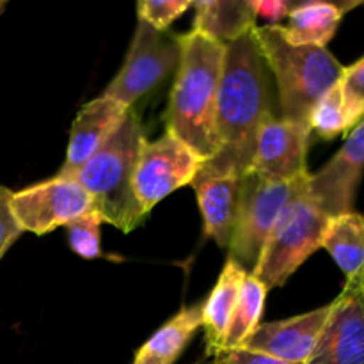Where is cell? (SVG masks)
<instances>
[{"mask_svg": "<svg viewBox=\"0 0 364 364\" xmlns=\"http://www.w3.org/2000/svg\"><path fill=\"white\" fill-rule=\"evenodd\" d=\"M272 117L270 71L251 31L226 45L215 114L219 149L199 173L247 174L259 130Z\"/></svg>", "mask_w": 364, "mask_h": 364, "instance_id": "obj_1", "label": "cell"}, {"mask_svg": "<svg viewBox=\"0 0 364 364\" xmlns=\"http://www.w3.org/2000/svg\"><path fill=\"white\" fill-rule=\"evenodd\" d=\"M224 55L226 45L192 31L180 36V64L166 114L167 132L205 162L219 149L215 114Z\"/></svg>", "mask_w": 364, "mask_h": 364, "instance_id": "obj_2", "label": "cell"}, {"mask_svg": "<svg viewBox=\"0 0 364 364\" xmlns=\"http://www.w3.org/2000/svg\"><path fill=\"white\" fill-rule=\"evenodd\" d=\"M144 141L141 119L130 110L105 144L75 174V180L91 196L103 223L123 233L135 230L146 217L134 188L135 167Z\"/></svg>", "mask_w": 364, "mask_h": 364, "instance_id": "obj_3", "label": "cell"}, {"mask_svg": "<svg viewBox=\"0 0 364 364\" xmlns=\"http://www.w3.org/2000/svg\"><path fill=\"white\" fill-rule=\"evenodd\" d=\"M252 36L276 78L281 119L309 124L315 105L341 80L345 68L327 48L288 43L279 25L255 27Z\"/></svg>", "mask_w": 364, "mask_h": 364, "instance_id": "obj_4", "label": "cell"}, {"mask_svg": "<svg viewBox=\"0 0 364 364\" xmlns=\"http://www.w3.org/2000/svg\"><path fill=\"white\" fill-rule=\"evenodd\" d=\"M308 181L277 217L252 272L267 290L283 287L295 270L322 247L331 217L311 199Z\"/></svg>", "mask_w": 364, "mask_h": 364, "instance_id": "obj_5", "label": "cell"}, {"mask_svg": "<svg viewBox=\"0 0 364 364\" xmlns=\"http://www.w3.org/2000/svg\"><path fill=\"white\" fill-rule=\"evenodd\" d=\"M308 178L309 174L295 181H276L256 173L242 176L240 203L228 247V259L240 265L247 274L255 272L277 217L288 201L304 187Z\"/></svg>", "mask_w": 364, "mask_h": 364, "instance_id": "obj_6", "label": "cell"}, {"mask_svg": "<svg viewBox=\"0 0 364 364\" xmlns=\"http://www.w3.org/2000/svg\"><path fill=\"white\" fill-rule=\"evenodd\" d=\"M180 64V36L160 32L139 20L119 73L102 96L132 109L134 103L159 87Z\"/></svg>", "mask_w": 364, "mask_h": 364, "instance_id": "obj_7", "label": "cell"}, {"mask_svg": "<svg viewBox=\"0 0 364 364\" xmlns=\"http://www.w3.org/2000/svg\"><path fill=\"white\" fill-rule=\"evenodd\" d=\"M205 160L166 130L156 141L146 139L135 167V198L148 215L162 199L194 181Z\"/></svg>", "mask_w": 364, "mask_h": 364, "instance_id": "obj_8", "label": "cell"}, {"mask_svg": "<svg viewBox=\"0 0 364 364\" xmlns=\"http://www.w3.org/2000/svg\"><path fill=\"white\" fill-rule=\"evenodd\" d=\"M14 217L23 231L46 235L92 210V199L75 178L55 176L13 192Z\"/></svg>", "mask_w": 364, "mask_h": 364, "instance_id": "obj_9", "label": "cell"}, {"mask_svg": "<svg viewBox=\"0 0 364 364\" xmlns=\"http://www.w3.org/2000/svg\"><path fill=\"white\" fill-rule=\"evenodd\" d=\"M306 364H364V279L345 281Z\"/></svg>", "mask_w": 364, "mask_h": 364, "instance_id": "obj_10", "label": "cell"}, {"mask_svg": "<svg viewBox=\"0 0 364 364\" xmlns=\"http://www.w3.org/2000/svg\"><path fill=\"white\" fill-rule=\"evenodd\" d=\"M364 173V117L348 132L340 151L315 174H309L308 192L329 217L354 212L355 194Z\"/></svg>", "mask_w": 364, "mask_h": 364, "instance_id": "obj_11", "label": "cell"}, {"mask_svg": "<svg viewBox=\"0 0 364 364\" xmlns=\"http://www.w3.org/2000/svg\"><path fill=\"white\" fill-rule=\"evenodd\" d=\"M309 124L274 116L259 130L249 173L276 181H295L308 176L306 156L309 149Z\"/></svg>", "mask_w": 364, "mask_h": 364, "instance_id": "obj_12", "label": "cell"}, {"mask_svg": "<svg viewBox=\"0 0 364 364\" xmlns=\"http://www.w3.org/2000/svg\"><path fill=\"white\" fill-rule=\"evenodd\" d=\"M329 313L331 304H327L291 318L263 323L242 345V350L269 355L279 361L306 364L318 343Z\"/></svg>", "mask_w": 364, "mask_h": 364, "instance_id": "obj_13", "label": "cell"}, {"mask_svg": "<svg viewBox=\"0 0 364 364\" xmlns=\"http://www.w3.org/2000/svg\"><path fill=\"white\" fill-rule=\"evenodd\" d=\"M130 110L123 103L102 95L85 103L71 124L66 159L57 176L75 178V174L117 130Z\"/></svg>", "mask_w": 364, "mask_h": 364, "instance_id": "obj_14", "label": "cell"}, {"mask_svg": "<svg viewBox=\"0 0 364 364\" xmlns=\"http://www.w3.org/2000/svg\"><path fill=\"white\" fill-rule=\"evenodd\" d=\"M205 220L206 237L223 249L230 247L240 203L242 176L199 173L192 181Z\"/></svg>", "mask_w": 364, "mask_h": 364, "instance_id": "obj_15", "label": "cell"}, {"mask_svg": "<svg viewBox=\"0 0 364 364\" xmlns=\"http://www.w3.org/2000/svg\"><path fill=\"white\" fill-rule=\"evenodd\" d=\"M245 276L247 272L240 265L228 259L212 294L206 299V302H203V329H205L206 352L212 358L224 355V340H226L228 327H230Z\"/></svg>", "mask_w": 364, "mask_h": 364, "instance_id": "obj_16", "label": "cell"}, {"mask_svg": "<svg viewBox=\"0 0 364 364\" xmlns=\"http://www.w3.org/2000/svg\"><path fill=\"white\" fill-rule=\"evenodd\" d=\"M192 32L220 45H230L256 27V14L249 0H198Z\"/></svg>", "mask_w": 364, "mask_h": 364, "instance_id": "obj_17", "label": "cell"}, {"mask_svg": "<svg viewBox=\"0 0 364 364\" xmlns=\"http://www.w3.org/2000/svg\"><path fill=\"white\" fill-rule=\"evenodd\" d=\"M345 11L340 4L333 2H295L288 14V23L279 25L284 39L291 45L322 46L334 38Z\"/></svg>", "mask_w": 364, "mask_h": 364, "instance_id": "obj_18", "label": "cell"}, {"mask_svg": "<svg viewBox=\"0 0 364 364\" xmlns=\"http://www.w3.org/2000/svg\"><path fill=\"white\" fill-rule=\"evenodd\" d=\"M201 327L203 304L183 308L139 348L134 364H174Z\"/></svg>", "mask_w": 364, "mask_h": 364, "instance_id": "obj_19", "label": "cell"}, {"mask_svg": "<svg viewBox=\"0 0 364 364\" xmlns=\"http://www.w3.org/2000/svg\"><path fill=\"white\" fill-rule=\"evenodd\" d=\"M322 247L333 256L347 279L364 270V215L355 212L331 217Z\"/></svg>", "mask_w": 364, "mask_h": 364, "instance_id": "obj_20", "label": "cell"}, {"mask_svg": "<svg viewBox=\"0 0 364 364\" xmlns=\"http://www.w3.org/2000/svg\"><path fill=\"white\" fill-rule=\"evenodd\" d=\"M267 291L269 290L252 274L245 276L230 327H228L226 340H224V354L242 348L249 336L258 329L263 308H265Z\"/></svg>", "mask_w": 364, "mask_h": 364, "instance_id": "obj_21", "label": "cell"}, {"mask_svg": "<svg viewBox=\"0 0 364 364\" xmlns=\"http://www.w3.org/2000/svg\"><path fill=\"white\" fill-rule=\"evenodd\" d=\"M309 128L322 139H336L338 135L348 134L352 130L340 82L331 87L315 105L309 116Z\"/></svg>", "mask_w": 364, "mask_h": 364, "instance_id": "obj_22", "label": "cell"}, {"mask_svg": "<svg viewBox=\"0 0 364 364\" xmlns=\"http://www.w3.org/2000/svg\"><path fill=\"white\" fill-rule=\"evenodd\" d=\"M102 226L103 219L95 208L71 220L66 226L71 249L85 259L100 258L102 256Z\"/></svg>", "mask_w": 364, "mask_h": 364, "instance_id": "obj_23", "label": "cell"}, {"mask_svg": "<svg viewBox=\"0 0 364 364\" xmlns=\"http://www.w3.org/2000/svg\"><path fill=\"white\" fill-rule=\"evenodd\" d=\"M191 7V0H142L137 4V16L149 27L167 32L173 21Z\"/></svg>", "mask_w": 364, "mask_h": 364, "instance_id": "obj_24", "label": "cell"}, {"mask_svg": "<svg viewBox=\"0 0 364 364\" xmlns=\"http://www.w3.org/2000/svg\"><path fill=\"white\" fill-rule=\"evenodd\" d=\"M343 91L345 110H347L350 128L364 117V57L345 68V73L340 80Z\"/></svg>", "mask_w": 364, "mask_h": 364, "instance_id": "obj_25", "label": "cell"}, {"mask_svg": "<svg viewBox=\"0 0 364 364\" xmlns=\"http://www.w3.org/2000/svg\"><path fill=\"white\" fill-rule=\"evenodd\" d=\"M11 199H13V192L0 185V259L23 233L16 217H14Z\"/></svg>", "mask_w": 364, "mask_h": 364, "instance_id": "obj_26", "label": "cell"}, {"mask_svg": "<svg viewBox=\"0 0 364 364\" xmlns=\"http://www.w3.org/2000/svg\"><path fill=\"white\" fill-rule=\"evenodd\" d=\"M249 2H251L256 18L262 16L272 21L270 25H279V21L288 18L295 6V2H288V0H249Z\"/></svg>", "mask_w": 364, "mask_h": 364, "instance_id": "obj_27", "label": "cell"}, {"mask_svg": "<svg viewBox=\"0 0 364 364\" xmlns=\"http://www.w3.org/2000/svg\"><path fill=\"white\" fill-rule=\"evenodd\" d=\"M228 359H230V364H295L279 361V359L269 358V355L256 354V352L242 350V348L230 352V354H228Z\"/></svg>", "mask_w": 364, "mask_h": 364, "instance_id": "obj_28", "label": "cell"}, {"mask_svg": "<svg viewBox=\"0 0 364 364\" xmlns=\"http://www.w3.org/2000/svg\"><path fill=\"white\" fill-rule=\"evenodd\" d=\"M206 364H230V359H228V354H224V355H219V358H213L212 361Z\"/></svg>", "mask_w": 364, "mask_h": 364, "instance_id": "obj_29", "label": "cell"}, {"mask_svg": "<svg viewBox=\"0 0 364 364\" xmlns=\"http://www.w3.org/2000/svg\"><path fill=\"white\" fill-rule=\"evenodd\" d=\"M6 6H7L6 0H0V14L4 13V9H6Z\"/></svg>", "mask_w": 364, "mask_h": 364, "instance_id": "obj_30", "label": "cell"}, {"mask_svg": "<svg viewBox=\"0 0 364 364\" xmlns=\"http://www.w3.org/2000/svg\"><path fill=\"white\" fill-rule=\"evenodd\" d=\"M363 4H364V2H359V6H363Z\"/></svg>", "mask_w": 364, "mask_h": 364, "instance_id": "obj_31", "label": "cell"}, {"mask_svg": "<svg viewBox=\"0 0 364 364\" xmlns=\"http://www.w3.org/2000/svg\"><path fill=\"white\" fill-rule=\"evenodd\" d=\"M363 279H364V270H363Z\"/></svg>", "mask_w": 364, "mask_h": 364, "instance_id": "obj_32", "label": "cell"}]
</instances>
